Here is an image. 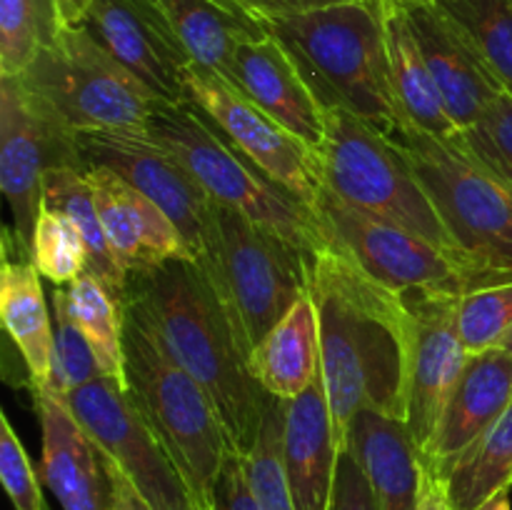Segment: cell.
<instances>
[{
  "label": "cell",
  "mask_w": 512,
  "mask_h": 510,
  "mask_svg": "<svg viewBox=\"0 0 512 510\" xmlns=\"http://www.w3.org/2000/svg\"><path fill=\"white\" fill-rule=\"evenodd\" d=\"M320 323V365L340 448L360 410L408 418L413 318L403 295L385 288L330 245L310 265Z\"/></svg>",
  "instance_id": "obj_1"
},
{
  "label": "cell",
  "mask_w": 512,
  "mask_h": 510,
  "mask_svg": "<svg viewBox=\"0 0 512 510\" xmlns=\"http://www.w3.org/2000/svg\"><path fill=\"white\" fill-rule=\"evenodd\" d=\"M135 300L165 348L208 393L230 450L248 455L258 440L270 395L250 373L248 350L228 305L195 260H168L128 275Z\"/></svg>",
  "instance_id": "obj_2"
},
{
  "label": "cell",
  "mask_w": 512,
  "mask_h": 510,
  "mask_svg": "<svg viewBox=\"0 0 512 510\" xmlns=\"http://www.w3.org/2000/svg\"><path fill=\"white\" fill-rule=\"evenodd\" d=\"M265 30L288 50L325 110H348L398 138L405 118L390 83L385 0L335 3L268 20Z\"/></svg>",
  "instance_id": "obj_3"
},
{
  "label": "cell",
  "mask_w": 512,
  "mask_h": 510,
  "mask_svg": "<svg viewBox=\"0 0 512 510\" xmlns=\"http://www.w3.org/2000/svg\"><path fill=\"white\" fill-rule=\"evenodd\" d=\"M125 390L175 460L200 508L213 505L230 443L198 380L170 355L163 338L135 300H123Z\"/></svg>",
  "instance_id": "obj_4"
},
{
  "label": "cell",
  "mask_w": 512,
  "mask_h": 510,
  "mask_svg": "<svg viewBox=\"0 0 512 510\" xmlns=\"http://www.w3.org/2000/svg\"><path fill=\"white\" fill-rule=\"evenodd\" d=\"M450 240L490 285L512 280V185L458 138L405 123L398 138Z\"/></svg>",
  "instance_id": "obj_5"
},
{
  "label": "cell",
  "mask_w": 512,
  "mask_h": 510,
  "mask_svg": "<svg viewBox=\"0 0 512 510\" xmlns=\"http://www.w3.org/2000/svg\"><path fill=\"white\" fill-rule=\"evenodd\" d=\"M145 130L188 165L210 198L240 210L275 238L293 245L310 265L330 248L318 215L230 145L190 103H160Z\"/></svg>",
  "instance_id": "obj_6"
},
{
  "label": "cell",
  "mask_w": 512,
  "mask_h": 510,
  "mask_svg": "<svg viewBox=\"0 0 512 510\" xmlns=\"http://www.w3.org/2000/svg\"><path fill=\"white\" fill-rule=\"evenodd\" d=\"M228 305L248 358L310 290V263L230 205L213 200V225L195 260Z\"/></svg>",
  "instance_id": "obj_7"
},
{
  "label": "cell",
  "mask_w": 512,
  "mask_h": 510,
  "mask_svg": "<svg viewBox=\"0 0 512 510\" xmlns=\"http://www.w3.org/2000/svg\"><path fill=\"white\" fill-rule=\"evenodd\" d=\"M318 155L323 188L330 193L460 255L398 140L348 110L333 108L325 110V135Z\"/></svg>",
  "instance_id": "obj_8"
},
{
  "label": "cell",
  "mask_w": 512,
  "mask_h": 510,
  "mask_svg": "<svg viewBox=\"0 0 512 510\" xmlns=\"http://www.w3.org/2000/svg\"><path fill=\"white\" fill-rule=\"evenodd\" d=\"M18 80L75 133L145 128L163 103L83 28L60 30Z\"/></svg>",
  "instance_id": "obj_9"
},
{
  "label": "cell",
  "mask_w": 512,
  "mask_h": 510,
  "mask_svg": "<svg viewBox=\"0 0 512 510\" xmlns=\"http://www.w3.org/2000/svg\"><path fill=\"white\" fill-rule=\"evenodd\" d=\"M315 215L330 245L343 250L370 278L395 293L415 288H440L465 295L490 288L485 275L460 255L450 253L443 245L403 225H395L345 203L328 188L320 193Z\"/></svg>",
  "instance_id": "obj_10"
},
{
  "label": "cell",
  "mask_w": 512,
  "mask_h": 510,
  "mask_svg": "<svg viewBox=\"0 0 512 510\" xmlns=\"http://www.w3.org/2000/svg\"><path fill=\"white\" fill-rule=\"evenodd\" d=\"M78 135L18 78H0V188L13 210L15 235L28 250L43 208L45 173L88 168Z\"/></svg>",
  "instance_id": "obj_11"
},
{
  "label": "cell",
  "mask_w": 512,
  "mask_h": 510,
  "mask_svg": "<svg viewBox=\"0 0 512 510\" xmlns=\"http://www.w3.org/2000/svg\"><path fill=\"white\" fill-rule=\"evenodd\" d=\"M75 418L153 510H203L165 445L133 398L113 378H98L68 395Z\"/></svg>",
  "instance_id": "obj_12"
},
{
  "label": "cell",
  "mask_w": 512,
  "mask_h": 510,
  "mask_svg": "<svg viewBox=\"0 0 512 510\" xmlns=\"http://www.w3.org/2000/svg\"><path fill=\"white\" fill-rule=\"evenodd\" d=\"M185 88L188 103L203 113L230 145L315 213L323 193V165L318 150L263 113L220 75L190 65Z\"/></svg>",
  "instance_id": "obj_13"
},
{
  "label": "cell",
  "mask_w": 512,
  "mask_h": 510,
  "mask_svg": "<svg viewBox=\"0 0 512 510\" xmlns=\"http://www.w3.org/2000/svg\"><path fill=\"white\" fill-rule=\"evenodd\" d=\"M85 165H103L160 205L178 225L193 260H200L213 225V198L188 165L150 130H88L80 133Z\"/></svg>",
  "instance_id": "obj_14"
},
{
  "label": "cell",
  "mask_w": 512,
  "mask_h": 510,
  "mask_svg": "<svg viewBox=\"0 0 512 510\" xmlns=\"http://www.w3.org/2000/svg\"><path fill=\"white\" fill-rule=\"evenodd\" d=\"M400 295L413 318L405 425L425 460L438 433L440 418L448 408L450 395L470 358L458 328V308L463 293L415 288Z\"/></svg>",
  "instance_id": "obj_15"
},
{
  "label": "cell",
  "mask_w": 512,
  "mask_h": 510,
  "mask_svg": "<svg viewBox=\"0 0 512 510\" xmlns=\"http://www.w3.org/2000/svg\"><path fill=\"white\" fill-rule=\"evenodd\" d=\"M78 28L88 30L155 98L188 103L185 75L193 60L158 0H98Z\"/></svg>",
  "instance_id": "obj_16"
},
{
  "label": "cell",
  "mask_w": 512,
  "mask_h": 510,
  "mask_svg": "<svg viewBox=\"0 0 512 510\" xmlns=\"http://www.w3.org/2000/svg\"><path fill=\"white\" fill-rule=\"evenodd\" d=\"M400 5L450 118L460 130L468 128L503 93L505 85L435 0H400Z\"/></svg>",
  "instance_id": "obj_17"
},
{
  "label": "cell",
  "mask_w": 512,
  "mask_h": 510,
  "mask_svg": "<svg viewBox=\"0 0 512 510\" xmlns=\"http://www.w3.org/2000/svg\"><path fill=\"white\" fill-rule=\"evenodd\" d=\"M35 403L43 430V480L63 510H113L108 460L75 418L68 398L45 388Z\"/></svg>",
  "instance_id": "obj_18"
},
{
  "label": "cell",
  "mask_w": 512,
  "mask_h": 510,
  "mask_svg": "<svg viewBox=\"0 0 512 510\" xmlns=\"http://www.w3.org/2000/svg\"><path fill=\"white\" fill-rule=\"evenodd\" d=\"M240 95L318 150L325 135V108L300 75L288 50L265 35L235 50L230 78Z\"/></svg>",
  "instance_id": "obj_19"
},
{
  "label": "cell",
  "mask_w": 512,
  "mask_h": 510,
  "mask_svg": "<svg viewBox=\"0 0 512 510\" xmlns=\"http://www.w3.org/2000/svg\"><path fill=\"white\" fill-rule=\"evenodd\" d=\"M512 403V353L490 348L470 355L448 400L425 465L445 473L470 445L483 438Z\"/></svg>",
  "instance_id": "obj_20"
},
{
  "label": "cell",
  "mask_w": 512,
  "mask_h": 510,
  "mask_svg": "<svg viewBox=\"0 0 512 510\" xmlns=\"http://www.w3.org/2000/svg\"><path fill=\"white\" fill-rule=\"evenodd\" d=\"M340 443L323 373L298 398L285 400L283 463L298 510H330Z\"/></svg>",
  "instance_id": "obj_21"
},
{
  "label": "cell",
  "mask_w": 512,
  "mask_h": 510,
  "mask_svg": "<svg viewBox=\"0 0 512 510\" xmlns=\"http://www.w3.org/2000/svg\"><path fill=\"white\" fill-rule=\"evenodd\" d=\"M345 445L358 455L380 510H420L423 455L403 420L360 410Z\"/></svg>",
  "instance_id": "obj_22"
},
{
  "label": "cell",
  "mask_w": 512,
  "mask_h": 510,
  "mask_svg": "<svg viewBox=\"0 0 512 510\" xmlns=\"http://www.w3.org/2000/svg\"><path fill=\"white\" fill-rule=\"evenodd\" d=\"M40 278L43 275L33 265L28 250H23L18 258L5 250L0 273V320L8 340L23 358L33 395L48 388L55 345V328Z\"/></svg>",
  "instance_id": "obj_23"
},
{
  "label": "cell",
  "mask_w": 512,
  "mask_h": 510,
  "mask_svg": "<svg viewBox=\"0 0 512 510\" xmlns=\"http://www.w3.org/2000/svg\"><path fill=\"white\" fill-rule=\"evenodd\" d=\"M248 363L260 388L280 400L298 398L320 378V323L310 290L255 345Z\"/></svg>",
  "instance_id": "obj_24"
},
{
  "label": "cell",
  "mask_w": 512,
  "mask_h": 510,
  "mask_svg": "<svg viewBox=\"0 0 512 510\" xmlns=\"http://www.w3.org/2000/svg\"><path fill=\"white\" fill-rule=\"evenodd\" d=\"M190 60L208 73L230 78L235 50L268 35L265 23L235 0H158Z\"/></svg>",
  "instance_id": "obj_25"
},
{
  "label": "cell",
  "mask_w": 512,
  "mask_h": 510,
  "mask_svg": "<svg viewBox=\"0 0 512 510\" xmlns=\"http://www.w3.org/2000/svg\"><path fill=\"white\" fill-rule=\"evenodd\" d=\"M385 38H388L390 83L405 123L438 138H458L460 128L445 108L443 95L420 53L400 0H385Z\"/></svg>",
  "instance_id": "obj_26"
},
{
  "label": "cell",
  "mask_w": 512,
  "mask_h": 510,
  "mask_svg": "<svg viewBox=\"0 0 512 510\" xmlns=\"http://www.w3.org/2000/svg\"><path fill=\"white\" fill-rule=\"evenodd\" d=\"M55 308L65 310L93 348L105 378L125 385V313L123 303L95 275L83 273L70 285H55Z\"/></svg>",
  "instance_id": "obj_27"
},
{
  "label": "cell",
  "mask_w": 512,
  "mask_h": 510,
  "mask_svg": "<svg viewBox=\"0 0 512 510\" xmlns=\"http://www.w3.org/2000/svg\"><path fill=\"white\" fill-rule=\"evenodd\" d=\"M43 205L68 215L78 225L85 245H88V273L95 275L123 303L130 273L120 265L110 248L98 208H95L93 190L85 178V168L48 170L43 180Z\"/></svg>",
  "instance_id": "obj_28"
},
{
  "label": "cell",
  "mask_w": 512,
  "mask_h": 510,
  "mask_svg": "<svg viewBox=\"0 0 512 510\" xmlns=\"http://www.w3.org/2000/svg\"><path fill=\"white\" fill-rule=\"evenodd\" d=\"M443 475L458 510L480 508L495 493L512 488V403Z\"/></svg>",
  "instance_id": "obj_29"
},
{
  "label": "cell",
  "mask_w": 512,
  "mask_h": 510,
  "mask_svg": "<svg viewBox=\"0 0 512 510\" xmlns=\"http://www.w3.org/2000/svg\"><path fill=\"white\" fill-rule=\"evenodd\" d=\"M63 28L58 0H0V78H20Z\"/></svg>",
  "instance_id": "obj_30"
},
{
  "label": "cell",
  "mask_w": 512,
  "mask_h": 510,
  "mask_svg": "<svg viewBox=\"0 0 512 510\" xmlns=\"http://www.w3.org/2000/svg\"><path fill=\"white\" fill-rule=\"evenodd\" d=\"M495 78L512 90V0H435Z\"/></svg>",
  "instance_id": "obj_31"
},
{
  "label": "cell",
  "mask_w": 512,
  "mask_h": 510,
  "mask_svg": "<svg viewBox=\"0 0 512 510\" xmlns=\"http://www.w3.org/2000/svg\"><path fill=\"white\" fill-rule=\"evenodd\" d=\"M283 428H285V400L270 395L265 408L263 425L258 440L245 458L250 488L263 510H298L290 493L288 475L283 463Z\"/></svg>",
  "instance_id": "obj_32"
},
{
  "label": "cell",
  "mask_w": 512,
  "mask_h": 510,
  "mask_svg": "<svg viewBox=\"0 0 512 510\" xmlns=\"http://www.w3.org/2000/svg\"><path fill=\"white\" fill-rule=\"evenodd\" d=\"M30 260L53 285H70L88 273V245L68 215L43 205L30 240Z\"/></svg>",
  "instance_id": "obj_33"
},
{
  "label": "cell",
  "mask_w": 512,
  "mask_h": 510,
  "mask_svg": "<svg viewBox=\"0 0 512 510\" xmlns=\"http://www.w3.org/2000/svg\"><path fill=\"white\" fill-rule=\"evenodd\" d=\"M85 178H88L90 190H93L100 223H103L110 248H113L120 265H123L128 273L153 268L148 253H145L143 243H140L138 238L133 215H130L128 205L120 198L118 188H115L113 170L103 168V165H88V168H85Z\"/></svg>",
  "instance_id": "obj_34"
},
{
  "label": "cell",
  "mask_w": 512,
  "mask_h": 510,
  "mask_svg": "<svg viewBox=\"0 0 512 510\" xmlns=\"http://www.w3.org/2000/svg\"><path fill=\"white\" fill-rule=\"evenodd\" d=\"M458 328L470 355L500 348L512 330V280L465 293L460 298Z\"/></svg>",
  "instance_id": "obj_35"
},
{
  "label": "cell",
  "mask_w": 512,
  "mask_h": 510,
  "mask_svg": "<svg viewBox=\"0 0 512 510\" xmlns=\"http://www.w3.org/2000/svg\"><path fill=\"white\" fill-rule=\"evenodd\" d=\"M55 315V345H53V368H50L48 388L68 398L73 390L103 378L98 358L85 340V335L75 328L68 313L53 305ZM45 390V388H43Z\"/></svg>",
  "instance_id": "obj_36"
},
{
  "label": "cell",
  "mask_w": 512,
  "mask_h": 510,
  "mask_svg": "<svg viewBox=\"0 0 512 510\" xmlns=\"http://www.w3.org/2000/svg\"><path fill=\"white\" fill-rule=\"evenodd\" d=\"M460 140L512 185V90H503L473 125L460 130Z\"/></svg>",
  "instance_id": "obj_37"
},
{
  "label": "cell",
  "mask_w": 512,
  "mask_h": 510,
  "mask_svg": "<svg viewBox=\"0 0 512 510\" xmlns=\"http://www.w3.org/2000/svg\"><path fill=\"white\" fill-rule=\"evenodd\" d=\"M0 480L15 510H50L33 463L5 413H0Z\"/></svg>",
  "instance_id": "obj_38"
},
{
  "label": "cell",
  "mask_w": 512,
  "mask_h": 510,
  "mask_svg": "<svg viewBox=\"0 0 512 510\" xmlns=\"http://www.w3.org/2000/svg\"><path fill=\"white\" fill-rule=\"evenodd\" d=\"M330 510H380L378 498L373 493V485H370L358 455L348 445L340 448L338 455Z\"/></svg>",
  "instance_id": "obj_39"
},
{
  "label": "cell",
  "mask_w": 512,
  "mask_h": 510,
  "mask_svg": "<svg viewBox=\"0 0 512 510\" xmlns=\"http://www.w3.org/2000/svg\"><path fill=\"white\" fill-rule=\"evenodd\" d=\"M210 510H263L253 488H250L245 458L235 450H228L220 468L213 490V505Z\"/></svg>",
  "instance_id": "obj_40"
},
{
  "label": "cell",
  "mask_w": 512,
  "mask_h": 510,
  "mask_svg": "<svg viewBox=\"0 0 512 510\" xmlns=\"http://www.w3.org/2000/svg\"><path fill=\"white\" fill-rule=\"evenodd\" d=\"M243 5L250 15L260 18L263 23L280 18H293V15L310 13V10L328 8L335 3H348V0H235Z\"/></svg>",
  "instance_id": "obj_41"
},
{
  "label": "cell",
  "mask_w": 512,
  "mask_h": 510,
  "mask_svg": "<svg viewBox=\"0 0 512 510\" xmlns=\"http://www.w3.org/2000/svg\"><path fill=\"white\" fill-rule=\"evenodd\" d=\"M420 510H458L450 500L445 475L423 463V480H420Z\"/></svg>",
  "instance_id": "obj_42"
},
{
  "label": "cell",
  "mask_w": 512,
  "mask_h": 510,
  "mask_svg": "<svg viewBox=\"0 0 512 510\" xmlns=\"http://www.w3.org/2000/svg\"><path fill=\"white\" fill-rule=\"evenodd\" d=\"M105 460H108V470H110V478H113V490H115L113 510H153L148 503H145L143 495L133 488V483H130L118 468H115L113 460H110L108 455H105Z\"/></svg>",
  "instance_id": "obj_43"
},
{
  "label": "cell",
  "mask_w": 512,
  "mask_h": 510,
  "mask_svg": "<svg viewBox=\"0 0 512 510\" xmlns=\"http://www.w3.org/2000/svg\"><path fill=\"white\" fill-rule=\"evenodd\" d=\"M95 3H98V0H58L60 20H63L65 28H78Z\"/></svg>",
  "instance_id": "obj_44"
},
{
  "label": "cell",
  "mask_w": 512,
  "mask_h": 510,
  "mask_svg": "<svg viewBox=\"0 0 512 510\" xmlns=\"http://www.w3.org/2000/svg\"><path fill=\"white\" fill-rule=\"evenodd\" d=\"M475 510H512L510 490H500V493H495L493 498L485 500V503Z\"/></svg>",
  "instance_id": "obj_45"
},
{
  "label": "cell",
  "mask_w": 512,
  "mask_h": 510,
  "mask_svg": "<svg viewBox=\"0 0 512 510\" xmlns=\"http://www.w3.org/2000/svg\"><path fill=\"white\" fill-rule=\"evenodd\" d=\"M500 348L510 350V353H512V330H510L508 335H505V340H503V343H500Z\"/></svg>",
  "instance_id": "obj_46"
}]
</instances>
